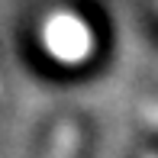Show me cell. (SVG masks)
I'll use <instances>...</instances> for the list:
<instances>
[{"label":"cell","instance_id":"7a4b0ae2","mask_svg":"<svg viewBox=\"0 0 158 158\" xmlns=\"http://www.w3.org/2000/svg\"><path fill=\"white\" fill-rule=\"evenodd\" d=\"M77 142H81V132H77L74 123H61L52 135V145H48L45 158H74L77 155Z\"/></svg>","mask_w":158,"mask_h":158},{"label":"cell","instance_id":"3957f363","mask_svg":"<svg viewBox=\"0 0 158 158\" xmlns=\"http://www.w3.org/2000/svg\"><path fill=\"white\" fill-rule=\"evenodd\" d=\"M142 116H145V123H148V126H155V129H158V103H148L145 110H142Z\"/></svg>","mask_w":158,"mask_h":158},{"label":"cell","instance_id":"6da1fadb","mask_svg":"<svg viewBox=\"0 0 158 158\" xmlns=\"http://www.w3.org/2000/svg\"><path fill=\"white\" fill-rule=\"evenodd\" d=\"M42 39H45L48 55H55L58 61H84L94 52V35H90L87 23L77 19L74 13H52L48 23L42 26Z\"/></svg>","mask_w":158,"mask_h":158}]
</instances>
